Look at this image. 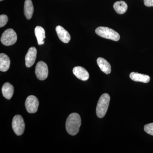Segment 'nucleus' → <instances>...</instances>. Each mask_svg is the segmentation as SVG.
Returning a JSON list of instances; mask_svg holds the SVG:
<instances>
[{
    "mask_svg": "<svg viewBox=\"0 0 153 153\" xmlns=\"http://www.w3.org/2000/svg\"><path fill=\"white\" fill-rule=\"evenodd\" d=\"M8 21V18L5 15L0 16V27H2L5 26Z\"/></svg>",
    "mask_w": 153,
    "mask_h": 153,
    "instance_id": "6ab92c4d",
    "label": "nucleus"
},
{
    "mask_svg": "<svg viewBox=\"0 0 153 153\" xmlns=\"http://www.w3.org/2000/svg\"><path fill=\"white\" fill-rule=\"evenodd\" d=\"M10 65V60L7 55L4 53L0 54V70L3 72L7 71Z\"/></svg>",
    "mask_w": 153,
    "mask_h": 153,
    "instance_id": "ddd939ff",
    "label": "nucleus"
},
{
    "mask_svg": "<svg viewBox=\"0 0 153 153\" xmlns=\"http://www.w3.org/2000/svg\"><path fill=\"white\" fill-rule=\"evenodd\" d=\"M95 33L102 38L117 41L120 39L119 33L114 30L107 27H98L95 30Z\"/></svg>",
    "mask_w": 153,
    "mask_h": 153,
    "instance_id": "7ed1b4c3",
    "label": "nucleus"
},
{
    "mask_svg": "<svg viewBox=\"0 0 153 153\" xmlns=\"http://www.w3.org/2000/svg\"><path fill=\"white\" fill-rule=\"evenodd\" d=\"M25 125L23 117L20 115L14 117L12 122V128L18 136L22 135L25 131Z\"/></svg>",
    "mask_w": 153,
    "mask_h": 153,
    "instance_id": "39448f33",
    "label": "nucleus"
},
{
    "mask_svg": "<svg viewBox=\"0 0 153 153\" xmlns=\"http://www.w3.org/2000/svg\"><path fill=\"white\" fill-rule=\"evenodd\" d=\"M37 53V49L35 47H32L29 49L25 56V64L28 68L33 66L35 63Z\"/></svg>",
    "mask_w": 153,
    "mask_h": 153,
    "instance_id": "6e6552de",
    "label": "nucleus"
},
{
    "mask_svg": "<svg viewBox=\"0 0 153 153\" xmlns=\"http://www.w3.org/2000/svg\"><path fill=\"white\" fill-rule=\"evenodd\" d=\"M35 72L37 78L39 80H44L47 79L49 73L47 64L43 61L38 62L36 65Z\"/></svg>",
    "mask_w": 153,
    "mask_h": 153,
    "instance_id": "423d86ee",
    "label": "nucleus"
},
{
    "mask_svg": "<svg viewBox=\"0 0 153 153\" xmlns=\"http://www.w3.org/2000/svg\"><path fill=\"white\" fill-rule=\"evenodd\" d=\"M81 124L79 115L76 113L71 114L66 121V128L67 132L71 135H75L79 132Z\"/></svg>",
    "mask_w": 153,
    "mask_h": 153,
    "instance_id": "f257e3e1",
    "label": "nucleus"
},
{
    "mask_svg": "<svg viewBox=\"0 0 153 153\" xmlns=\"http://www.w3.org/2000/svg\"><path fill=\"white\" fill-rule=\"evenodd\" d=\"M3 96L7 100L12 98L14 94V87L9 82H6L2 88Z\"/></svg>",
    "mask_w": 153,
    "mask_h": 153,
    "instance_id": "4468645a",
    "label": "nucleus"
},
{
    "mask_svg": "<svg viewBox=\"0 0 153 153\" xmlns=\"http://www.w3.org/2000/svg\"><path fill=\"white\" fill-rule=\"evenodd\" d=\"M110 97L109 94H103L99 100L96 107V114L100 118L104 117L109 106Z\"/></svg>",
    "mask_w": 153,
    "mask_h": 153,
    "instance_id": "f03ea898",
    "label": "nucleus"
},
{
    "mask_svg": "<svg viewBox=\"0 0 153 153\" xmlns=\"http://www.w3.org/2000/svg\"><path fill=\"white\" fill-rule=\"evenodd\" d=\"M35 35L37 38L38 45H43L44 44V39L46 38L45 31L44 28L40 26H37L35 29Z\"/></svg>",
    "mask_w": 153,
    "mask_h": 153,
    "instance_id": "dca6fc26",
    "label": "nucleus"
},
{
    "mask_svg": "<svg viewBox=\"0 0 153 153\" xmlns=\"http://www.w3.org/2000/svg\"><path fill=\"white\" fill-rule=\"evenodd\" d=\"M144 3L146 7H153V0H144Z\"/></svg>",
    "mask_w": 153,
    "mask_h": 153,
    "instance_id": "aec40b11",
    "label": "nucleus"
},
{
    "mask_svg": "<svg viewBox=\"0 0 153 153\" xmlns=\"http://www.w3.org/2000/svg\"><path fill=\"white\" fill-rule=\"evenodd\" d=\"M97 63L100 70L107 74L111 72V66L110 63L104 58L99 57L97 59Z\"/></svg>",
    "mask_w": 153,
    "mask_h": 153,
    "instance_id": "f8f14e48",
    "label": "nucleus"
},
{
    "mask_svg": "<svg viewBox=\"0 0 153 153\" xmlns=\"http://www.w3.org/2000/svg\"><path fill=\"white\" fill-rule=\"evenodd\" d=\"M73 73L78 79L83 81L87 80L89 78V73L85 68L81 66L74 67L73 69Z\"/></svg>",
    "mask_w": 153,
    "mask_h": 153,
    "instance_id": "1a4fd4ad",
    "label": "nucleus"
},
{
    "mask_svg": "<svg viewBox=\"0 0 153 153\" xmlns=\"http://www.w3.org/2000/svg\"><path fill=\"white\" fill-rule=\"evenodd\" d=\"M129 76L132 80L135 82L148 83L150 80V77L149 75L140 74L137 72H131Z\"/></svg>",
    "mask_w": 153,
    "mask_h": 153,
    "instance_id": "9b49d317",
    "label": "nucleus"
},
{
    "mask_svg": "<svg viewBox=\"0 0 153 153\" xmlns=\"http://www.w3.org/2000/svg\"><path fill=\"white\" fill-rule=\"evenodd\" d=\"M56 33L60 40L64 43H68L71 40L70 34L63 27L57 26L56 27Z\"/></svg>",
    "mask_w": 153,
    "mask_h": 153,
    "instance_id": "9d476101",
    "label": "nucleus"
},
{
    "mask_svg": "<svg viewBox=\"0 0 153 153\" xmlns=\"http://www.w3.org/2000/svg\"><path fill=\"white\" fill-rule=\"evenodd\" d=\"M113 7L115 10L119 14H124L128 10L127 4L123 1L116 2Z\"/></svg>",
    "mask_w": 153,
    "mask_h": 153,
    "instance_id": "f3484780",
    "label": "nucleus"
},
{
    "mask_svg": "<svg viewBox=\"0 0 153 153\" xmlns=\"http://www.w3.org/2000/svg\"><path fill=\"white\" fill-rule=\"evenodd\" d=\"M34 12V7L31 0H26L24 6V13L25 17L28 20L32 18Z\"/></svg>",
    "mask_w": 153,
    "mask_h": 153,
    "instance_id": "2eb2a0df",
    "label": "nucleus"
},
{
    "mask_svg": "<svg viewBox=\"0 0 153 153\" xmlns=\"http://www.w3.org/2000/svg\"><path fill=\"white\" fill-rule=\"evenodd\" d=\"M17 40L16 33L12 29L6 30L3 33L1 38L2 44L6 46L13 45L16 42Z\"/></svg>",
    "mask_w": 153,
    "mask_h": 153,
    "instance_id": "20e7f679",
    "label": "nucleus"
},
{
    "mask_svg": "<svg viewBox=\"0 0 153 153\" xmlns=\"http://www.w3.org/2000/svg\"><path fill=\"white\" fill-rule=\"evenodd\" d=\"M144 129L147 133L153 136V123L146 125Z\"/></svg>",
    "mask_w": 153,
    "mask_h": 153,
    "instance_id": "a211bd4d",
    "label": "nucleus"
},
{
    "mask_svg": "<svg viewBox=\"0 0 153 153\" xmlns=\"http://www.w3.org/2000/svg\"><path fill=\"white\" fill-rule=\"evenodd\" d=\"M39 106L38 98L34 95L28 96L25 101V106L29 113L33 114L37 112Z\"/></svg>",
    "mask_w": 153,
    "mask_h": 153,
    "instance_id": "0eeeda50",
    "label": "nucleus"
},
{
    "mask_svg": "<svg viewBox=\"0 0 153 153\" xmlns=\"http://www.w3.org/2000/svg\"><path fill=\"white\" fill-rule=\"evenodd\" d=\"M3 1V0H0V1Z\"/></svg>",
    "mask_w": 153,
    "mask_h": 153,
    "instance_id": "412c9836",
    "label": "nucleus"
}]
</instances>
